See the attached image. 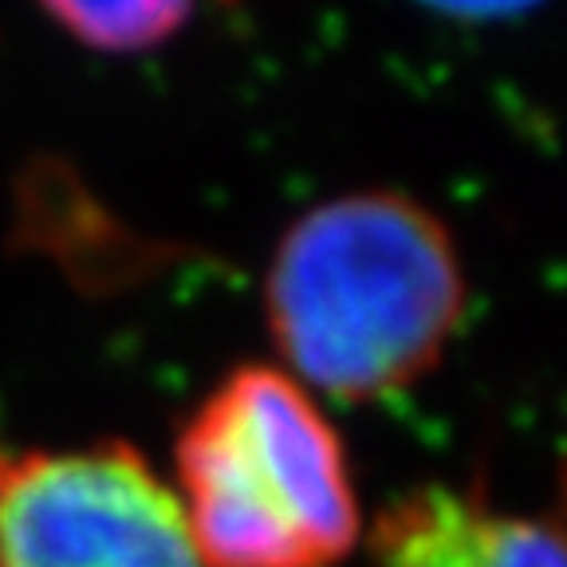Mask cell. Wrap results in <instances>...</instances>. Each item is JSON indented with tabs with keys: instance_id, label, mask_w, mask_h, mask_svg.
Masks as SVG:
<instances>
[{
	"instance_id": "obj_1",
	"label": "cell",
	"mask_w": 567,
	"mask_h": 567,
	"mask_svg": "<svg viewBox=\"0 0 567 567\" xmlns=\"http://www.w3.org/2000/svg\"><path fill=\"white\" fill-rule=\"evenodd\" d=\"M470 280L434 209L394 189L339 194L300 213L265 272L280 371L323 399H399L442 367Z\"/></svg>"
},
{
	"instance_id": "obj_2",
	"label": "cell",
	"mask_w": 567,
	"mask_h": 567,
	"mask_svg": "<svg viewBox=\"0 0 567 567\" xmlns=\"http://www.w3.org/2000/svg\"><path fill=\"white\" fill-rule=\"evenodd\" d=\"M202 567H339L367 520L336 422L276 363H240L174 434L169 481Z\"/></svg>"
},
{
	"instance_id": "obj_3",
	"label": "cell",
	"mask_w": 567,
	"mask_h": 567,
	"mask_svg": "<svg viewBox=\"0 0 567 567\" xmlns=\"http://www.w3.org/2000/svg\"><path fill=\"white\" fill-rule=\"evenodd\" d=\"M0 567H202L169 481L131 442L0 453Z\"/></svg>"
},
{
	"instance_id": "obj_4",
	"label": "cell",
	"mask_w": 567,
	"mask_h": 567,
	"mask_svg": "<svg viewBox=\"0 0 567 567\" xmlns=\"http://www.w3.org/2000/svg\"><path fill=\"white\" fill-rule=\"evenodd\" d=\"M363 544L367 567H567L556 520L493 505L481 485L406 488Z\"/></svg>"
},
{
	"instance_id": "obj_5",
	"label": "cell",
	"mask_w": 567,
	"mask_h": 567,
	"mask_svg": "<svg viewBox=\"0 0 567 567\" xmlns=\"http://www.w3.org/2000/svg\"><path fill=\"white\" fill-rule=\"evenodd\" d=\"M68 35L95 52L131 55L166 44L194 12V0H40Z\"/></svg>"
},
{
	"instance_id": "obj_6",
	"label": "cell",
	"mask_w": 567,
	"mask_h": 567,
	"mask_svg": "<svg viewBox=\"0 0 567 567\" xmlns=\"http://www.w3.org/2000/svg\"><path fill=\"white\" fill-rule=\"evenodd\" d=\"M422 4L450 12V17L488 20V17H513V12L528 9V4H536V0H422Z\"/></svg>"
}]
</instances>
